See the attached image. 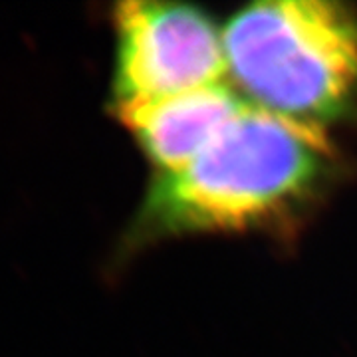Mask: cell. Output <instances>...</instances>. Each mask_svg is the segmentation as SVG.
Here are the masks:
<instances>
[{"label": "cell", "instance_id": "cell-3", "mask_svg": "<svg viewBox=\"0 0 357 357\" xmlns=\"http://www.w3.org/2000/svg\"><path fill=\"white\" fill-rule=\"evenodd\" d=\"M114 28V105L215 86L227 74L222 34L192 6L121 2Z\"/></svg>", "mask_w": 357, "mask_h": 357}, {"label": "cell", "instance_id": "cell-1", "mask_svg": "<svg viewBox=\"0 0 357 357\" xmlns=\"http://www.w3.org/2000/svg\"><path fill=\"white\" fill-rule=\"evenodd\" d=\"M333 167L319 126L246 105L189 165L159 173L129 238L282 222L316 199Z\"/></svg>", "mask_w": 357, "mask_h": 357}, {"label": "cell", "instance_id": "cell-2", "mask_svg": "<svg viewBox=\"0 0 357 357\" xmlns=\"http://www.w3.org/2000/svg\"><path fill=\"white\" fill-rule=\"evenodd\" d=\"M229 74L255 107L319 126L357 100V20L324 0L243 8L222 30Z\"/></svg>", "mask_w": 357, "mask_h": 357}, {"label": "cell", "instance_id": "cell-4", "mask_svg": "<svg viewBox=\"0 0 357 357\" xmlns=\"http://www.w3.org/2000/svg\"><path fill=\"white\" fill-rule=\"evenodd\" d=\"M244 107L232 89L215 84L165 98L119 103L114 112L159 173H173L203 153Z\"/></svg>", "mask_w": 357, "mask_h": 357}]
</instances>
